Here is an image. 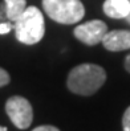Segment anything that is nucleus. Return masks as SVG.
<instances>
[{
    "label": "nucleus",
    "mask_w": 130,
    "mask_h": 131,
    "mask_svg": "<svg viewBox=\"0 0 130 131\" xmlns=\"http://www.w3.org/2000/svg\"><path fill=\"white\" fill-rule=\"evenodd\" d=\"M0 131H8V130H7V127H3V126H0Z\"/></svg>",
    "instance_id": "14"
},
{
    "label": "nucleus",
    "mask_w": 130,
    "mask_h": 131,
    "mask_svg": "<svg viewBox=\"0 0 130 131\" xmlns=\"http://www.w3.org/2000/svg\"><path fill=\"white\" fill-rule=\"evenodd\" d=\"M11 81V77L8 74V72L4 70L3 68H0V88L5 86V85H8Z\"/></svg>",
    "instance_id": "10"
},
{
    "label": "nucleus",
    "mask_w": 130,
    "mask_h": 131,
    "mask_svg": "<svg viewBox=\"0 0 130 131\" xmlns=\"http://www.w3.org/2000/svg\"><path fill=\"white\" fill-rule=\"evenodd\" d=\"M102 45L110 52H121L130 49V30L116 29L108 30L102 38Z\"/></svg>",
    "instance_id": "6"
},
{
    "label": "nucleus",
    "mask_w": 130,
    "mask_h": 131,
    "mask_svg": "<svg viewBox=\"0 0 130 131\" xmlns=\"http://www.w3.org/2000/svg\"><path fill=\"white\" fill-rule=\"evenodd\" d=\"M15 33L21 44H37L45 33L43 12L36 7H27L23 15L15 21Z\"/></svg>",
    "instance_id": "2"
},
{
    "label": "nucleus",
    "mask_w": 130,
    "mask_h": 131,
    "mask_svg": "<svg viewBox=\"0 0 130 131\" xmlns=\"http://www.w3.org/2000/svg\"><path fill=\"white\" fill-rule=\"evenodd\" d=\"M104 13L112 19H125L130 12L129 0H105Z\"/></svg>",
    "instance_id": "7"
},
{
    "label": "nucleus",
    "mask_w": 130,
    "mask_h": 131,
    "mask_svg": "<svg viewBox=\"0 0 130 131\" xmlns=\"http://www.w3.org/2000/svg\"><path fill=\"white\" fill-rule=\"evenodd\" d=\"M12 24L11 23H0V35H7L9 33V30L12 29Z\"/></svg>",
    "instance_id": "11"
},
{
    "label": "nucleus",
    "mask_w": 130,
    "mask_h": 131,
    "mask_svg": "<svg viewBox=\"0 0 130 131\" xmlns=\"http://www.w3.org/2000/svg\"><path fill=\"white\" fill-rule=\"evenodd\" d=\"M32 131H60L57 127L55 126H49V125H44V126H39V127H36L33 128Z\"/></svg>",
    "instance_id": "12"
},
{
    "label": "nucleus",
    "mask_w": 130,
    "mask_h": 131,
    "mask_svg": "<svg viewBox=\"0 0 130 131\" xmlns=\"http://www.w3.org/2000/svg\"><path fill=\"white\" fill-rule=\"evenodd\" d=\"M4 2L5 15L11 21H16L27 8V0H4Z\"/></svg>",
    "instance_id": "8"
},
{
    "label": "nucleus",
    "mask_w": 130,
    "mask_h": 131,
    "mask_svg": "<svg viewBox=\"0 0 130 131\" xmlns=\"http://www.w3.org/2000/svg\"><path fill=\"white\" fill-rule=\"evenodd\" d=\"M125 69L130 73V54H127V57L125 58Z\"/></svg>",
    "instance_id": "13"
},
{
    "label": "nucleus",
    "mask_w": 130,
    "mask_h": 131,
    "mask_svg": "<svg viewBox=\"0 0 130 131\" xmlns=\"http://www.w3.org/2000/svg\"><path fill=\"white\" fill-rule=\"evenodd\" d=\"M105 69L96 64H81L73 68L68 74L66 86L78 95H92L105 83Z\"/></svg>",
    "instance_id": "1"
},
{
    "label": "nucleus",
    "mask_w": 130,
    "mask_h": 131,
    "mask_svg": "<svg viewBox=\"0 0 130 131\" xmlns=\"http://www.w3.org/2000/svg\"><path fill=\"white\" fill-rule=\"evenodd\" d=\"M5 113L9 117L11 122L20 130H25L32 125L33 110L29 101L24 97L13 95L8 98L5 103Z\"/></svg>",
    "instance_id": "4"
},
{
    "label": "nucleus",
    "mask_w": 130,
    "mask_h": 131,
    "mask_svg": "<svg viewBox=\"0 0 130 131\" xmlns=\"http://www.w3.org/2000/svg\"><path fill=\"white\" fill-rule=\"evenodd\" d=\"M108 32V27L101 20H90L74 28V37L85 45L93 47L102 42L104 36Z\"/></svg>",
    "instance_id": "5"
},
{
    "label": "nucleus",
    "mask_w": 130,
    "mask_h": 131,
    "mask_svg": "<svg viewBox=\"0 0 130 131\" xmlns=\"http://www.w3.org/2000/svg\"><path fill=\"white\" fill-rule=\"evenodd\" d=\"M122 127H124V131H130V106L126 109L122 117Z\"/></svg>",
    "instance_id": "9"
},
{
    "label": "nucleus",
    "mask_w": 130,
    "mask_h": 131,
    "mask_svg": "<svg viewBox=\"0 0 130 131\" xmlns=\"http://www.w3.org/2000/svg\"><path fill=\"white\" fill-rule=\"evenodd\" d=\"M43 8L52 20L60 24H74L85 15L80 0H43Z\"/></svg>",
    "instance_id": "3"
},
{
    "label": "nucleus",
    "mask_w": 130,
    "mask_h": 131,
    "mask_svg": "<svg viewBox=\"0 0 130 131\" xmlns=\"http://www.w3.org/2000/svg\"><path fill=\"white\" fill-rule=\"evenodd\" d=\"M125 19H127V21H129V23H130V12H129V15H127V16H126V17H125Z\"/></svg>",
    "instance_id": "15"
}]
</instances>
